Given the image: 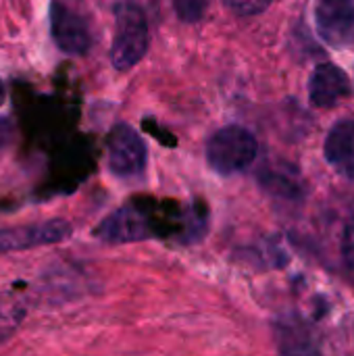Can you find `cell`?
<instances>
[{
  "instance_id": "1",
  "label": "cell",
  "mask_w": 354,
  "mask_h": 356,
  "mask_svg": "<svg viewBox=\"0 0 354 356\" xmlns=\"http://www.w3.org/2000/svg\"><path fill=\"white\" fill-rule=\"evenodd\" d=\"M148 17L134 0H121L115 8V38L111 46V63L117 71L136 67L148 50Z\"/></svg>"
},
{
  "instance_id": "2",
  "label": "cell",
  "mask_w": 354,
  "mask_h": 356,
  "mask_svg": "<svg viewBox=\"0 0 354 356\" xmlns=\"http://www.w3.org/2000/svg\"><path fill=\"white\" fill-rule=\"evenodd\" d=\"M257 154L259 144L255 136L240 125L221 127L207 144V161L219 175H234L248 169Z\"/></svg>"
},
{
  "instance_id": "3",
  "label": "cell",
  "mask_w": 354,
  "mask_h": 356,
  "mask_svg": "<svg viewBox=\"0 0 354 356\" xmlns=\"http://www.w3.org/2000/svg\"><path fill=\"white\" fill-rule=\"evenodd\" d=\"M108 167L121 179L138 177L146 167V144L138 131L119 123L108 140Z\"/></svg>"
},
{
  "instance_id": "4",
  "label": "cell",
  "mask_w": 354,
  "mask_h": 356,
  "mask_svg": "<svg viewBox=\"0 0 354 356\" xmlns=\"http://www.w3.org/2000/svg\"><path fill=\"white\" fill-rule=\"evenodd\" d=\"M73 227L65 219H50L42 223H29L21 227L0 229V254L29 250L38 246L58 244L71 238Z\"/></svg>"
},
{
  "instance_id": "5",
  "label": "cell",
  "mask_w": 354,
  "mask_h": 356,
  "mask_svg": "<svg viewBox=\"0 0 354 356\" xmlns=\"http://www.w3.org/2000/svg\"><path fill=\"white\" fill-rule=\"evenodd\" d=\"M50 33L65 54L83 56L92 46V35L86 19L58 0L50 4Z\"/></svg>"
},
{
  "instance_id": "6",
  "label": "cell",
  "mask_w": 354,
  "mask_h": 356,
  "mask_svg": "<svg viewBox=\"0 0 354 356\" xmlns=\"http://www.w3.org/2000/svg\"><path fill=\"white\" fill-rule=\"evenodd\" d=\"M94 236L108 244H129L148 240L152 236V227L140 209L123 207L102 219L94 229Z\"/></svg>"
},
{
  "instance_id": "7",
  "label": "cell",
  "mask_w": 354,
  "mask_h": 356,
  "mask_svg": "<svg viewBox=\"0 0 354 356\" xmlns=\"http://www.w3.org/2000/svg\"><path fill=\"white\" fill-rule=\"evenodd\" d=\"M317 31L330 46H346L354 38V0H319Z\"/></svg>"
},
{
  "instance_id": "8",
  "label": "cell",
  "mask_w": 354,
  "mask_h": 356,
  "mask_svg": "<svg viewBox=\"0 0 354 356\" xmlns=\"http://www.w3.org/2000/svg\"><path fill=\"white\" fill-rule=\"evenodd\" d=\"M348 94H351V81L340 67L332 63H321L315 67L309 81V98L315 106L332 108L338 102H342Z\"/></svg>"
},
{
  "instance_id": "9",
  "label": "cell",
  "mask_w": 354,
  "mask_h": 356,
  "mask_svg": "<svg viewBox=\"0 0 354 356\" xmlns=\"http://www.w3.org/2000/svg\"><path fill=\"white\" fill-rule=\"evenodd\" d=\"M323 152L342 177L354 179V121H340L332 127Z\"/></svg>"
},
{
  "instance_id": "10",
  "label": "cell",
  "mask_w": 354,
  "mask_h": 356,
  "mask_svg": "<svg viewBox=\"0 0 354 356\" xmlns=\"http://www.w3.org/2000/svg\"><path fill=\"white\" fill-rule=\"evenodd\" d=\"M173 8L184 23H198L209 8V0H173Z\"/></svg>"
},
{
  "instance_id": "11",
  "label": "cell",
  "mask_w": 354,
  "mask_h": 356,
  "mask_svg": "<svg viewBox=\"0 0 354 356\" xmlns=\"http://www.w3.org/2000/svg\"><path fill=\"white\" fill-rule=\"evenodd\" d=\"M263 184H265L271 192H277V194L290 196V198L298 192L296 179L290 177V175L277 173V171H265V173H263Z\"/></svg>"
},
{
  "instance_id": "12",
  "label": "cell",
  "mask_w": 354,
  "mask_h": 356,
  "mask_svg": "<svg viewBox=\"0 0 354 356\" xmlns=\"http://www.w3.org/2000/svg\"><path fill=\"white\" fill-rule=\"evenodd\" d=\"M223 2L236 15H240V17H252V15L263 13L273 0H223Z\"/></svg>"
},
{
  "instance_id": "13",
  "label": "cell",
  "mask_w": 354,
  "mask_h": 356,
  "mask_svg": "<svg viewBox=\"0 0 354 356\" xmlns=\"http://www.w3.org/2000/svg\"><path fill=\"white\" fill-rule=\"evenodd\" d=\"M342 259L346 269L354 275V221H351L342 236Z\"/></svg>"
},
{
  "instance_id": "14",
  "label": "cell",
  "mask_w": 354,
  "mask_h": 356,
  "mask_svg": "<svg viewBox=\"0 0 354 356\" xmlns=\"http://www.w3.org/2000/svg\"><path fill=\"white\" fill-rule=\"evenodd\" d=\"M13 136H15V127H13L10 119L0 117V148L6 146V144H10Z\"/></svg>"
},
{
  "instance_id": "15",
  "label": "cell",
  "mask_w": 354,
  "mask_h": 356,
  "mask_svg": "<svg viewBox=\"0 0 354 356\" xmlns=\"http://www.w3.org/2000/svg\"><path fill=\"white\" fill-rule=\"evenodd\" d=\"M4 100H6V88H4V83H2V79H0V106H2Z\"/></svg>"
}]
</instances>
